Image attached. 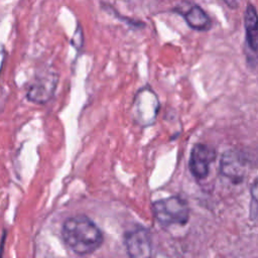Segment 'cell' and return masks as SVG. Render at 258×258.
<instances>
[{
    "label": "cell",
    "instance_id": "obj_2",
    "mask_svg": "<svg viewBox=\"0 0 258 258\" xmlns=\"http://www.w3.org/2000/svg\"><path fill=\"white\" fill-rule=\"evenodd\" d=\"M152 212L156 221L162 227L184 225L189 217L188 206L179 197H169L155 201L152 205Z\"/></svg>",
    "mask_w": 258,
    "mask_h": 258
},
{
    "label": "cell",
    "instance_id": "obj_10",
    "mask_svg": "<svg viewBox=\"0 0 258 258\" xmlns=\"http://www.w3.org/2000/svg\"><path fill=\"white\" fill-rule=\"evenodd\" d=\"M250 196V219L258 224V178L251 185Z\"/></svg>",
    "mask_w": 258,
    "mask_h": 258
},
{
    "label": "cell",
    "instance_id": "obj_1",
    "mask_svg": "<svg viewBox=\"0 0 258 258\" xmlns=\"http://www.w3.org/2000/svg\"><path fill=\"white\" fill-rule=\"evenodd\" d=\"M61 237L67 247L80 256L94 253L104 241L102 231L85 215L69 217L62 224Z\"/></svg>",
    "mask_w": 258,
    "mask_h": 258
},
{
    "label": "cell",
    "instance_id": "obj_4",
    "mask_svg": "<svg viewBox=\"0 0 258 258\" xmlns=\"http://www.w3.org/2000/svg\"><path fill=\"white\" fill-rule=\"evenodd\" d=\"M216 158V150L209 145L196 144L189 155L188 167L190 173L198 179H204L208 176L210 165Z\"/></svg>",
    "mask_w": 258,
    "mask_h": 258
},
{
    "label": "cell",
    "instance_id": "obj_9",
    "mask_svg": "<svg viewBox=\"0 0 258 258\" xmlns=\"http://www.w3.org/2000/svg\"><path fill=\"white\" fill-rule=\"evenodd\" d=\"M182 16L187 25L195 30L206 31L212 27L211 18L199 5H191Z\"/></svg>",
    "mask_w": 258,
    "mask_h": 258
},
{
    "label": "cell",
    "instance_id": "obj_6",
    "mask_svg": "<svg viewBox=\"0 0 258 258\" xmlns=\"http://www.w3.org/2000/svg\"><path fill=\"white\" fill-rule=\"evenodd\" d=\"M127 253L133 258H147L151 256L152 244L149 231L143 227H137L124 236Z\"/></svg>",
    "mask_w": 258,
    "mask_h": 258
},
{
    "label": "cell",
    "instance_id": "obj_8",
    "mask_svg": "<svg viewBox=\"0 0 258 258\" xmlns=\"http://www.w3.org/2000/svg\"><path fill=\"white\" fill-rule=\"evenodd\" d=\"M244 23L247 46L253 53L258 55V13L251 3L245 9Z\"/></svg>",
    "mask_w": 258,
    "mask_h": 258
},
{
    "label": "cell",
    "instance_id": "obj_11",
    "mask_svg": "<svg viewBox=\"0 0 258 258\" xmlns=\"http://www.w3.org/2000/svg\"><path fill=\"white\" fill-rule=\"evenodd\" d=\"M229 7L237 8L240 4V0H223Z\"/></svg>",
    "mask_w": 258,
    "mask_h": 258
},
{
    "label": "cell",
    "instance_id": "obj_7",
    "mask_svg": "<svg viewBox=\"0 0 258 258\" xmlns=\"http://www.w3.org/2000/svg\"><path fill=\"white\" fill-rule=\"evenodd\" d=\"M158 105V100L150 90L140 91L133 103L135 118L141 123L149 124L156 117Z\"/></svg>",
    "mask_w": 258,
    "mask_h": 258
},
{
    "label": "cell",
    "instance_id": "obj_3",
    "mask_svg": "<svg viewBox=\"0 0 258 258\" xmlns=\"http://www.w3.org/2000/svg\"><path fill=\"white\" fill-rule=\"evenodd\" d=\"M58 84V75L46 71L39 74L30 84L26 92V99L34 104H46L54 95Z\"/></svg>",
    "mask_w": 258,
    "mask_h": 258
},
{
    "label": "cell",
    "instance_id": "obj_5",
    "mask_svg": "<svg viewBox=\"0 0 258 258\" xmlns=\"http://www.w3.org/2000/svg\"><path fill=\"white\" fill-rule=\"evenodd\" d=\"M221 173L235 183L241 182L247 172L248 160L244 153L238 150H228L221 157Z\"/></svg>",
    "mask_w": 258,
    "mask_h": 258
}]
</instances>
